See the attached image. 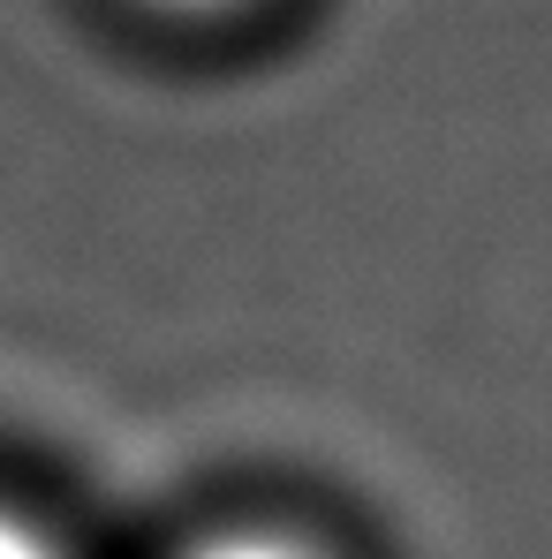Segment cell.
Wrapping results in <instances>:
<instances>
[{
  "instance_id": "1",
  "label": "cell",
  "mask_w": 552,
  "mask_h": 559,
  "mask_svg": "<svg viewBox=\"0 0 552 559\" xmlns=\"http://www.w3.org/2000/svg\"><path fill=\"white\" fill-rule=\"evenodd\" d=\"M183 559H326V552L287 537V530H220V537H197Z\"/></svg>"
},
{
  "instance_id": "2",
  "label": "cell",
  "mask_w": 552,
  "mask_h": 559,
  "mask_svg": "<svg viewBox=\"0 0 552 559\" xmlns=\"http://www.w3.org/2000/svg\"><path fill=\"white\" fill-rule=\"evenodd\" d=\"M0 559H69V552H61V537H46L31 514L0 507Z\"/></svg>"
},
{
  "instance_id": "3",
  "label": "cell",
  "mask_w": 552,
  "mask_h": 559,
  "mask_svg": "<svg viewBox=\"0 0 552 559\" xmlns=\"http://www.w3.org/2000/svg\"><path fill=\"white\" fill-rule=\"evenodd\" d=\"M160 8H183V15H220V8H243V0H160Z\"/></svg>"
}]
</instances>
